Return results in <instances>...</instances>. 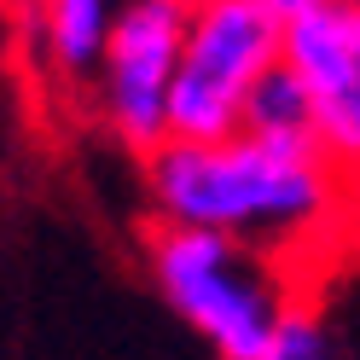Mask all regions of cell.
Segmentation results:
<instances>
[{
	"label": "cell",
	"instance_id": "cell-3",
	"mask_svg": "<svg viewBox=\"0 0 360 360\" xmlns=\"http://www.w3.org/2000/svg\"><path fill=\"white\" fill-rule=\"evenodd\" d=\"M285 58V18L262 0H204L186 12L169 140H227L244 128L256 82Z\"/></svg>",
	"mask_w": 360,
	"mask_h": 360
},
{
	"label": "cell",
	"instance_id": "cell-8",
	"mask_svg": "<svg viewBox=\"0 0 360 360\" xmlns=\"http://www.w3.org/2000/svg\"><path fill=\"white\" fill-rule=\"evenodd\" d=\"M250 360H337V337L326 326V314L314 308L308 297H297L279 314V326L262 337V349Z\"/></svg>",
	"mask_w": 360,
	"mask_h": 360
},
{
	"label": "cell",
	"instance_id": "cell-1",
	"mask_svg": "<svg viewBox=\"0 0 360 360\" xmlns=\"http://www.w3.org/2000/svg\"><path fill=\"white\" fill-rule=\"evenodd\" d=\"M151 221L227 233L274 256L302 285V256H326L349 233L354 186L314 140L238 128L227 140H169L140 157Z\"/></svg>",
	"mask_w": 360,
	"mask_h": 360
},
{
	"label": "cell",
	"instance_id": "cell-10",
	"mask_svg": "<svg viewBox=\"0 0 360 360\" xmlns=\"http://www.w3.org/2000/svg\"><path fill=\"white\" fill-rule=\"evenodd\" d=\"M174 6H186V12H192V6H204V0H174Z\"/></svg>",
	"mask_w": 360,
	"mask_h": 360
},
{
	"label": "cell",
	"instance_id": "cell-6",
	"mask_svg": "<svg viewBox=\"0 0 360 360\" xmlns=\"http://www.w3.org/2000/svg\"><path fill=\"white\" fill-rule=\"evenodd\" d=\"M30 18H35L30 41L41 70L70 94H87L99 53L110 41V24H117V6L110 0H30Z\"/></svg>",
	"mask_w": 360,
	"mask_h": 360
},
{
	"label": "cell",
	"instance_id": "cell-2",
	"mask_svg": "<svg viewBox=\"0 0 360 360\" xmlns=\"http://www.w3.org/2000/svg\"><path fill=\"white\" fill-rule=\"evenodd\" d=\"M146 267L157 297L215 349V360H250L279 314L302 297V285L274 256L180 221H151Z\"/></svg>",
	"mask_w": 360,
	"mask_h": 360
},
{
	"label": "cell",
	"instance_id": "cell-4",
	"mask_svg": "<svg viewBox=\"0 0 360 360\" xmlns=\"http://www.w3.org/2000/svg\"><path fill=\"white\" fill-rule=\"evenodd\" d=\"M180 41H186V6L174 0H122L110 41L94 70V117L128 157H151L169 146V99L180 70Z\"/></svg>",
	"mask_w": 360,
	"mask_h": 360
},
{
	"label": "cell",
	"instance_id": "cell-7",
	"mask_svg": "<svg viewBox=\"0 0 360 360\" xmlns=\"http://www.w3.org/2000/svg\"><path fill=\"white\" fill-rule=\"evenodd\" d=\"M244 128L279 134V140H314V105H308V87L297 82V70H290L285 58L256 82L250 105H244ZM314 146H320V140H314Z\"/></svg>",
	"mask_w": 360,
	"mask_h": 360
},
{
	"label": "cell",
	"instance_id": "cell-5",
	"mask_svg": "<svg viewBox=\"0 0 360 360\" xmlns=\"http://www.w3.org/2000/svg\"><path fill=\"white\" fill-rule=\"evenodd\" d=\"M285 64L314 105V140L360 198V0H314L285 18Z\"/></svg>",
	"mask_w": 360,
	"mask_h": 360
},
{
	"label": "cell",
	"instance_id": "cell-11",
	"mask_svg": "<svg viewBox=\"0 0 360 360\" xmlns=\"http://www.w3.org/2000/svg\"><path fill=\"white\" fill-rule=\"evenodd\" d=\"M0 6H12V0H0Z\"/></svg>",
	"mask_w": 360,
	"mask_h": 360
},
{
	"label": "cell",
	"instance_id": "cell-9",
	"mask_svg": "<svg viewBox=\"0 0 360 360\" xmlns=\"http://www.w3.org/2000/svg\"><path fill=\"white\" fill-rule=\"evenodd\" d=\"M262 6H267V12H279V18H297L302 6H314V0H262Z\"/></svg>",
	"mask_w": 360,
	"mask_h": 360
}]
</instances>
